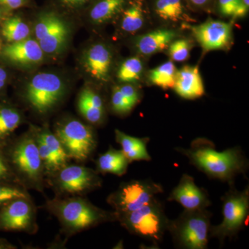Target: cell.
<instances>
[{"instance_id": "obj_1", "label": "cell", "mask_w": 249, "mask_h": 249, "mask_svg": "<svg viewBox=\"0 0 249 249\" xmlns=\"http://www.w3.org/2000/svg\"><path fill=\"white\" fill-rule=\"evenodd\" d=\"M188 158L190 163L209 178L234 184L239 175H246L249 160L240 147L228 148L224 151L216 150L213 142L205 138H196L188 148H175Z\"/></svg>"}, {"instance_id": "obj_2", "label": "cell", "mask_w": 249, "mask_h": 249, "mask_svg": "<svg viewBox=\"0 0 249 249\" xmlns=\"http://www.w3.org/2000/svg\"><path fill=\"white\" fill-rule=\"evenodd\" d=\"M47 206L69 233H76L117 219L115 212L99 209L83 198H56L49 201Z\"/></svg>"}, {"instance_id": "obj_3", "label": "cell", "mask_w": 249, "mask_h": 249, "mask_svg": "<svg viewBox=\"0 0 249 249\" xmlns=\"http://www.w3.org/2000/svg\"><path fill=\"white\" fill-rule=\"evenodd\" d=\"M208 209L185 210L173 220L169 221L168 231L174 245L183 249H206L210 240L211 217Z\"/></svg>"}, {"instance_id": "obj_4", "label": "cell", "mask_w": 249, "mask_h": 249, "mask_svg": "<svg viewBox=\"0 0 249 249\" xmlns=\"http://www.w3.org/2000/svg\"><path fill=\"white\" fill-rule=\"evenodd\" d=\"M116 219L131 234L156 245L163 240L170 221L165 214L164 205L157 197L133 212L116 214Z\"/></svg>"}, {"instance_id": "obj_5", "label": "cell", "mask_w": 249, "mask_h": 249, "mask_svg": "<svg viewBox=\"0 0 249 249\" xmlns=\"http://www.w3.org/2000/svg\"><path fill=\"white\" fill-rule=\"evenodd\" d=\"M9 157L15 175L24 186L42 191L45 168L39 155L36 134H25L16 141L10 149Z\"/></svg>"}, {"instance_id": "obj_6", "label": "cell", "mask_w": 249, "mask_h": 249, "mask_svg": "<svg viewBox=\"0 0 249 249\" xmlns=\"http://www.w3.org/2000/svg\"><path fill=\"white\" fill-rule=\"evenodd\" d=\"M222 222L211 226L210 238L217 239L221 244L235 237L245 225L249 213V188L238 191L234 184L222 198Z\"/></svg>"}, {"instance_id": "obj_7", "label": "cell", "mask_w": 249, "mask_h": 249, "mask_svg": "<svg viewBox=\"0 0 249 249\" xmlns=\"http://www.w3.org/2000/svg\"><path fill=\"white\" fill-rule=\"evenodd\" d=\"M162 193L163 188L160 183L152 180H133L121 183L108 196L107 203L116 214H127L148 204Z\"/></svg>"}, {"instance_id": "obj_8", "label": "cell", "mask_w": 249, "mask_h": 249, "mask_svg": "<svg viewBox=\"0 0 249 249\" xmlns=\"http://www.w3.org/2000/svg\"><path fill=\"white\" fill-rule=\"evenodd\" d=\"M55 134L69 158L78 161H85L89 159L97 145L92 129L74 119L58 124Z\"/></svg>"}, {"instance_id": "obj_9", "label": "cell", "mask_w": 249, "mask_h": 249, "mask_svg": "<svg viewBox=\"0 0 249 249\" xmlns=\"http://www.w3.org/2000/svg\"><path fill=\"white\" fill-rule=\"evenodd\" d=\"M64 91L65 86L60 77L42 72L33 77L28 83L25 98L34 110L46 114L60 102Z\"/></svg>"}, {"instance_id": "obj_10", "label": "cell", "mask_w": 249, "mask_h": 249, "mask_svg": "<svg viewBox=\"0 0 249 249\" xmlns=\"http://www.w3.org/2000/svg\"><path fill=\"white\" fill-rule=\"evenodd\" d=\"M55 184L62 193L80 194L101 187L98 172L83 165H65L58 170Z\"/></svg>"}, {"instance_id": "obj_11", "label": "cell", "mask_w": 249, "mask_h": 249, "mask_svg": "<svg viewBox=\"0 0 249 249\" xmlns=\"http://www.w3.org/2000/svg\"><path fill=\"white\" fill-rule=\"evenodd\" d=\"M193 36L204 52L227 50L232 42V28L230 23L209 19L199 25L191 26Z\"/></svg>"}, {"instance_id": "obj_12", "label": "cell", "mask_w": 249, "mask_h": 249, "mask_svg": "<svg viewBox=\"0 0 249 249\" xmlns=\"http://www.w3.org/2000/svg\"><path fill=\"white\" fill-rule=\"evenodd\" d=\"M36 211L29 198L10 201L0 210V231H22L36 229Z\"/></svg>"}, {"instance_id": "obj_13", "label": "cell", "mask_w": 249, "mask_h": 249, "mask_svg": "<svg viewBox=\"0 0 249 249\" xmlns=\"http://www.w3.org/2000/svg\"><path fill=\"white\" fill-rule=\"evenodd\" d=\"M168 201H176L185 210L206 209L211 205L207 191L196 186L194 178L188 174H183Z\"/></svg>"}, {"instance_id": "obj_14", "label": "cell", "mask_w": 249, "mask_h": 249, "mask_svg": "<svg viewBox=\"0 0 249 249\" xmlns=\"http://www.w3.org/2000/svg\"><path fill=\"white\" fill-rule=\"evenodd\" d=\"M112 54L107 46L99 43L91 46L85 58L86 71L94 79L107 82L110 73Z\"/></svg>"}, {"instance_id": "obj_15", "label": "cell", "mask_w": 249, "mask_h": 249, "mask_svg": "<svg viewBox=\"0 0 249 249\" xmlns=\"http://www.w3.org/2000/svg\"><path fill=\"white\" fill-rule=\"evenodd\" d=\"M175 92L185 99H196L205 93L204 83L197 66L186 65L177 71Z\"/></svg>"}, {"instance_id": "obj_16", "label": "cell", "mask_w": 249, "mask_h": 249, "mask_svg": "<svg viewBox=\"0 0 249 249\" xmlns=\"http://www.w3.org/2000/svg\"><path fill=\"white\" fill-rule=\"evenodd\" d=\"M43 51L38 42L33 39H25L6 46L2 55L11 61L22 65L37 63L43 58Z\"/></svg>"}, {"instance_id": "obj_17", "label": "cell", "mask_w": 249, "mask_h": 249, "mask_svg": "<svg viewBox=\"0 0 249 249\" xmlns=\"http://www.w3.org/2000/svg\"><path fill=\"white\" fill-rule=\"evenodd\" d=\"M176 37V33L169 29H157L139 36L135 47L141 55L150 56L168 49Z\"/></svg>"}, {"instance_id": "obj_18", "label": "cell", "mask_w": 249, "mask_h": 249, "mask_svg": "<svg viewBox=\"0 0 249 249\" xmlns=\"http://www.w3.org/2000/svg\"><path fill=\"white\" fill-rule=\"evenodd\" d=\"M115 139L116 142L120 144L121 150L129 163L135 160L148 161L152 160L147 150V143L150 142V139L132 137L119 129L115 130Z\"/></svg>"}, {"instance_id": "obj_19", "label": "cell", "mask_w": 249, "mask_h": 249, "mask_svg": "<svg viewBox=\"0 0 249 249\" xmlns=\"http://www.w3.org/2000/svg\"><path fill=\"white\" fill-rule=\"evenodd\" d=\"M129 163L122 150L109 147L107 152L98 157L96 160V168L99 173L123 176L127 173Z\"/></svg>"}, {"instance_id": "obj_20", "label": "cell", "mask_w": 249, "mask_h": 249, "mask_svg": "<svg viewBox=\"0 0 249 249\" xmlns=\"http://www.w3.org/2000/svg\"><path fill=\"white\" fill-rule=\"evenodd\" d=\"M67 36L68 28L65 22L58 16L45 36L37 42L45 53H55L60 52L65 45Z\"/></svg>"}, {"instance_id": "obj_21", "label": "cell", "mask_w": 249, "mask_h": 249, "mask_svg": "<svg viewBox=\"0 0 249 249\" xmlns=\"http://www.w3.org/2000/svg\"><path fill=\"white\" fill-rule=\"evenodd\" d=\"M177 71L178 70L173 61H167L151 70L149 73V79L152 84L161 89H173Z\"/></svg>"}, {"instance_id": "obj_22", "label": "cell", "mask_w": 249, "mask_h": 249, "mask_svg": "<svg viewBox=\"0 0 249 249\" xmlns=\"http://www.w3.org/2000/svg\"><path fill=\"white\" fill-rule=\"evenodd\" d=\"M124 0H100L90 12L91 20L102 24L120 12L124 7Z\"/></svg>"}, {"instance_id": "obj_23", "label": "cell", "mask_w": 249, "mask_h": 249, "mask_svg": "<svg viewBox=\"0 0 249 249\" xmlns=\"http://www.w3.org/2000/svg\"><path fill=\"white\" fill-rule=\"evenodd\" d=\"M155 11L163 20L178 22L186 18L181 0H157Z\"/></svg>"}, {"instance_id": "obj_24", "label": "cell", "mask_w": 249, "mask_h": 249, "mask_svg": "<svg viewBox=\"0 0 249 249\" xmlns=\"http://www.w3.org/2000/svg\"><path fill=\"white\" fill-rule=\"evenodd\" d=\"M143 10L141 3H134L124 10L121 20L122 30L129 34H134L140 30L144 24Z\"/></svg>"}, {"instance_id": "obj_25", "label": "cell", "mask_w": 249, "mask_h": 249, "mask_svg": "<svg viewBox=\"0 0 249 249\" xmlns=\"http://www.w3.org/2000/svg\"><path fill=\"white\" fill-rule=\"evenodd\" d=\"M30 29L19 17H13L5 21L2 26V35L8 42H19L27 39Z\"/></svg>"}, {"instance_id": "obj_26", "label": "cell", "mask_w": 249, "mask_h": 249, "mask_svg": "<svg viewBox=\"0 0 249 249\" xmlns=\"http://www.w3.org/2000/svg\"><path fill=\"white\" fill-rule=\"evenodd\" d=\"M142 70L143 64L140 58L137 57L127 58L119 67L118 79L123 83H134L139 80Z\"/></svg>"}, {"instance_id": "obj_27", "label": "cell", "mask_w": 249, "mask_h": 249, "mask_svg": "<svg viewBox=\"0 0 249 249\" xmlns=\"http://www.w3.org/2000/svg\"><path fill=\"white\" fill-rule=\"evenodd\" d=\"M21 116L12 108L0 107V139L5 138L19 127Z\"/></svg>"}, {"instance_id": "obj_28", "label": "cell", "mask_w": 249, "mask_h": 249, "mask_svg": "<svg viewBox=\"0 0 249 249\" xmlns=\"http://www.w3.org/2000/svg\"><path fill=\"white\" fill-rule=\"evenodd\" d=\"M37 134H38L39 137L43 141L46 145H47V146L50 149L52 153L58 159L62 166H65L67 160L70 158H69L65 149L62 146L61 142H60V140L55 136V134L52 133L47 129H44V130L41 131Z\"/></svg>"}, {"instance_id": "obj_29", "label": "cell", "mask_w": 249, "mask_h": 249, "mask_svg": "<svg viewBox=\"0 0 249 249\" xmlns=\"http://www.w3.org/2000/svg\"><path fill=\"white\" fill-rule=\"evenodd\" d=\"M36 136L39 155H40L45 170H47L49 173H55L62 168L61 164L59 162L58 159L51 151L50 149L40 139L38 134H36Z\"/></svg>"}, {"instance_id": "obj_30", "label": "cell", "mask_w": 249, "mask_h": 249, "mask_svg": "<svg viewBox=\"0 0 249 249\" xmlns=\"http://www.w3.org/2000/svg\"><path fill=\"white\" fill-rule=\"evenodd\" d=\"M191 44L186 39L173 41L168 47V53L174 62L186 61L191 53Z\"/></svg>"}, {"instance_id": "obj_31", "label": "cell", "mask_w": 249, "mask_h": 249, "mask_svg": "<svg viewBox=\"0 0 249 249\" xmlns=\"http://www.w3.org/2000/svg\"><path fill=\"white\" fill-rule=\"evenodd\" d=\"M137 105V103L124 97L121 92L119 86H115L113 88L111 106V109L116 114H122V115L128 114Z\"/></svg>"}, {"instance_id": "obj_32", "label": "cell", "mask_w": 249, "mask_h": 249, "mask_svg": "<svg viewBox=\"0 0 249 249\" xmlns=\"http://www.w3.org/2000/svg\"><path fill=\"white\" fill-rule=\"evenodd\" d=\"M20 198H29L26 191L18 187L0 182V206Z\"/></svg>"}, {"instance_id": "obj_33", "label": "cell", "mask_w": 249, "mask_h": 249, "mask_svg": "<svg viewBox=\"0 0 249 249\" xmlns=\"http://www.w3.org/2000/svg\"><path fill=\"white\" fill-rule=\"evenodd\" d=\"M78 103H83L93 109L104 111V103L101 96L96 91L85 88L80 93Z\"/></svg>"}, {"instance_id": "obj_34", "label": "cell", "mask_w": 249, "mask_h": 249, "mask_svg": "<svg viewBox=\"0 0 249 249\" xmlns=\"http://www.w3.org/2000/svg\"><path fill=\"white\" fill-rule=\"evenodd\" d=\"M239 0H219V11L224 16H233L238 6Z\"/></svg>"}, {"instance_id": "obj_35", "label": "cell", "mask_w": 249, "mask_h": 249, "mask_svg": "<svg viewBox=\"0 0 249 249\" xmlns=\"http://www.w3.org/2000/svg\"><path fill=\"white\" fill-rule=\"evenodd\" d=\"M12 175H14V173L11 170L9 160L0 152V181L9 179L12 177Z\"/></svg>"}, {"instance_id": "obj_36", "label": "cell", "mask_w": 249, "mask_h": 249, "mask_svg": "<svg viewBox=\"0 0 249 249\" xmlns=\"http://www.w3.org/2000/svg\"><path fill=\"white\" fill-rule=\"evenodd\" d=\"M249 9V0H239L238 6L232 18L237 19L245 17L248 13Z\"/></svg>"}, {"instance_id": "obj_37", "label": "cell", "mask_w": 249, "mask_h": 249, "mask_svg": "<svg viewBox=\"0 0 249 249\" xmlns=\"http://www.w3.org/2000/svg\"><path fill=\"white\" fill-rule=\"evenodd\" d=\"M25 0H0V3L11 9L20 8L24 4Z\"/></svg>"}, {"instance_id": "obj_38", "label": "cell", "mask_w": 249, "mask_h": 249, "mask_svg": "<svg viewBox=\"0 0 249 249\" xmlns=\"http://www.w3.org/2000/svg\"><path fill=\"white\" fill-rule=\"evenodd\" d=\"M62 1L67 4L76 5L84 3L87 0H62Z\"/></svg>"}, {"instance_id": "obj_39", "label": "cell", "mask_w": 249, "mask_h": 249, "mask_svg": "<svg viewBox=\"0 0 249 249\" xmlns=\"http://www.w3.org/2000/svg\"><path fill=\"white\" fill-rule=\"evenodd\" d=\"M193 4L196 6H204V5L207 4L210 0H190Z\"/></svg>"}, {"instance_id": "obj_40", "label": "cell", "mask_w": 249, "mask_h": 249, "mask_svg": "<svg viewBox=\"0 0 249 249\" xmlns=\"http://www.w3.org/2000/svg\"><path fill=\"white\" fill-rule=\"evenodd\" d=\"M6 79H7V73H6L4 69L0 67V80L6 82Z\"/></svg>"}, {"instance_id": "obj_41", "label": "cell", "mask_w": 249, "mask_h": 249, "mask_svg": "<svg viewBox=\"0 0 249 249\" xmlns=\"http://www.w3.org/2000/svg\"><path fill=\"white\" fill-rule=\"evenodd\" d=\"M12 245H9L4 241L0 240V249H12Z\"/></svg>"}, {"instance_id": "obj_42", "label": "cell", "mask_w": 249, "mask_h": 249, "mask_svg": "<svg viewBox=\"0 0 249 249\" xmlns=\"http://www.w3.org/2000/svg\"><path fill=\"white\" fill-rule=\"evenodd\" d=\"M5 83H6V82L1 81V80H0V90H1V89H2L3 88H4Z\"/></svg>"}, {"instance_id": "obj_43", "label": "cell", "mask_w": 249, "mask_h": 249, "mask_svg": "<svg viewBox=\"0 0 249 249\" xmlns=\"http://www.w3.org/2000/svg\"><path fill=\"white\" fill-rule=\"evenodd\" d=\"M1 11H0V19H1Z\"/></svg>"}]
</instances>
